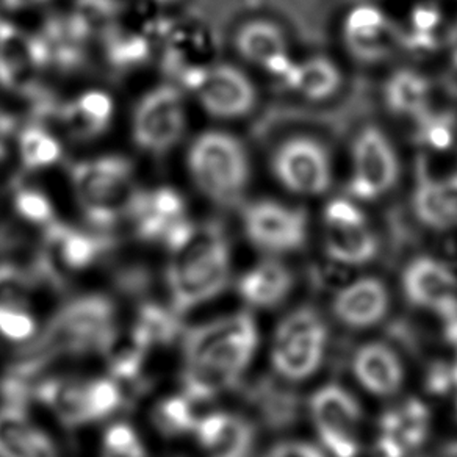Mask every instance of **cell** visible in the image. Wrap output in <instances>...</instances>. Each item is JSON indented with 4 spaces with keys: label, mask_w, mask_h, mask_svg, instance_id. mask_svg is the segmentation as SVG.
Segmentation results:
<instances>
[{
    "label": "cell",
    "mask_w": 457,
    "mask_h": 457,
    "mask_svg": "<svg viewBox=\"0 0 457 457\" xmlns=\"http://www.w3.org/2000/svg\"><path fill=\"white\" fill-rule=\"evenodd\" d=\"M187 168L197 190L220 205L238 203L251 178L249 157L242 141L224 130L197 135L187 153Z\"/></svg>",
    "instance_id": "obj_4"
},
{
    "label": "cell",
    "mask_w": 457,
    "mask_h": 457,
    "mask_svg": "<svg viewBox=\"0 0 457 457\" xmlns=\"http://www.w3.org/2000/svg\"><path fill=\"white\" fill-rule=\"evenodd\" d=\"M436 457H457V438L442 445Z\"/></svg>",
    "instance_id": "obj_38"
},
{
    "label": "cell",
    "mask_w": 457,
    "mask_h": 457,
    "mask_svg": "<svg viewBox=\"0 0 457 457\" xmlns=\"http://www.w3.org/2000/svg\"><path fill=\"white\" fill-rule=\"evenodd\" d=\"M8 8L14 10H29V8L41 7L52 0H2Z\"/></svg>",
    "instance_id": "obj_36"
},
{
    "label": "cell",
    "mask_w": 457,
    "mask_h": 457,
    "mask_svg": "<svg viewBox=\"0 0 457 457\" xmlns=\"http://www.w3.org/2000/svg\"><path fill=\"white\" fill-rule=\"evenodd\" d=\"M432 412L425 401L407 396L388 406L376 423V457H413L431 436Z\"/></svg>",
    "instance_id": "obj_14"
},
{
    "label": "cell",
    "mask_w": 457,
    "mask_h": 457,
    "mask_svg": "<svg viewBox=\"0 0 457 457\" xmlns=\"http://www.w3.org/2000/svg\"><path fill=\"white\" fill-rule=\"evenodd\" d=\"M351 373L363 392L388 400L401 394L406 384V367L390 343L373 340L353 351Z\"/></svg>",
    "instance_id": "obj_18"
},
{
    "label": "cell",
    "mask_w": 457,
    "mask_h": 457,
    "mask_svg": "<svg viewBox=\"0 0 457 457\" xmlns=\"http://www.w3.org/2000/svg\"><path fill=\"white\" fill-rule=\"evenodd\" d=\"M33 290L30 274L13 263H0V307L33 309Z\"/></svg>",
    "instance_id": "obj_32"
},
{
    "label": "cell",
    "mask_w": 457,
    "mask_h": 457,
    "mask_svg": "<svg viewBox=\"0 0 457 457\" xmlns=\"http://www.w3.org/2000/svg\"><path fill=\"white\" fill-rule=\"evenodd\" d=\"M288 88L311 101H324L336 95L342 85V72L329 58H305L299 63H293L284 79Z\"/></svg>",
    "instance_id": "obj_25"
},
{
    "label": "cell",
    "mask_w": 457,
    "mask_h": 457,
    "mask_svg": "<svg viewBox=\"0 0 457 457\" xmlns=\"http://www.w3.org/2000/svg\"><path fill=\"white\" fill-rule=\"evenodd\" d=\"M392 309V295L384 280L362 276L340 287L330 299V313L351 330H369L386 321Z\"/></svg>",
    "instance_id": "obj_17"
},
{
    "label": "cell",
    "mask_w": 457,
    "mask_h": 457,
    "mask_svg": "<svg viewBox=\"0 0 457 457\" xmlns=\"http://www.w3.org/2000/svg\"><path fill=\"white\" fill-rule=\"evenodd\" d=\"M400 162L392 141L381 129L365 128L357 135L351 155V195L357 201H375L394 188Z\"/></svg>",
    "instance_id": "obj_10"
},
{
    "label": "cell",
    "mask_w": 457,
    "mask_h": 457,
    "mask_svg": "<svg viewBox=\"0 0 457 457\" xmlns=\"http://www.w3.org/2000/svg\"><path fill=\"white\" fill-rule=\"evenodd\" d=\"M185 129L184 96L171 83L154 87L137 102L132 114V140L143 153H170L184 138Z\"/></svg>",
    "instance_id": "obj_8"
},
{
    "label": "cell",
    "mask_w": 457,
    "mask_h": 457,
    "mask_svg": "<svg viewBox=\"0 0 457 457\" xmlns=\"http://www.w3.org/2000/svg\"><path fill=\"white\" fill-rule=\"evenodd\" d=\"M320 446L329 457H357L361 453L362 404L340 382L320 386L307 403Z\"/></svg>",
    "instance_id": "obj_7"
},
{
    "label": "cell",
    "mask_w": 457,
    "mask_h": 457,
    "mask_svg": "<svg viewBox=\"0 0 457 457\" xmlns=\"http://www.w3.org/2000/svg\"><path fill=\"white\" fill-rule=\"evenodd\" d=\"M279 379V378H278ZM279 382L262 381L253 390V403L270 428L284 429L298 419V398Z\"/></svg>",
    "instance_id": "obj_28"
},
{
    "label": "cell",
    "mask_w": 457,
    "mask_h": 457,
    "mask_svg": "<svg viewBox=\"0 0 457 457\" xmlns=\"http://www.w3.org/2000/svg\"><path fill=\"white\" fill-rule=\"evenodd\" d=\"M243 228L253 246L274 257L296 253L307 242L304 210L276 201L251 204L243 213Z\"/></svg>",
    "instance_id": "obj_11"
},
{
    "label": "cell",
    "mask_w": 457,
    "mask_h": 457,
    "mask_svg": "<svg viewBox=\"0 0 457 457\" xmlns=\"http://www.w3.org/2000/svg\"><path fill=\"white\" fill-rule=\"evenodd\" d=\"M196 406L182 390L179 394L166 395L154 404L151 421L162 437L193 436L199 420Z\"/></svg>",
    "instance_id": "obj_27"
},
{
    "label": "cell",
    "mask_w": 457,
    "mask_h": 457,
    "mask_svg": "<svg viewBox=\"0 0 457 457\" xmlns=\"http://www.w3.org/2000/svg\"><path fill=\"white\" fill-rule=\"evenodd\" d=\"M271 162L279 184L299 196H320L332 185L329 153L320 141L309 137L284 141Z\"/></svg>",
    "instance_id": "obj_12"
},
{
    "label": "cell",
    "mask_w": 457,
    "mask_h": 457,
    "mask_svg": "<svg viewBox=\"0 0 457 457\" xmlns=\"http://www.w3.org/2000/svg\"><path fill=\"white\" fill-rule=\"evenodd\" d=\"M101 457H149V450L132 423L114 420L102 432Z\"/></svg>",
    "instance_id": "obj_29"
},
{
    "label": "cell",
    "mask_w": 457,
    "mask_h": 457,
    "mask_svg": "<svg viewBox=\"0 0 457 457\" xmlns=\"http://www.w3.org/2000/svg\"><path fill=\"white\" fill-rule=\"evenodd\" d=\"M110 101L99 93L83 96L71 107L70 121L77 134L95 135L110 121Z\"/></svg>",
    "instance_id": "obj_30"
},
{
    "label": "cell",
    "mask_w": 457,
    "mask_h": 457,
    "mask_svg": "<svg viewBox=\"0 0 457 457\" xmlns=\"http://www.w3.org/2000/svg\"><path fill=\"white\" fill-rule=\"evenodd\" d=\"M21 159L30 168H47L60 159V145L54 135L32 129L21 138Z\"/></svg>",
    "instance_id": "obj_33"
},
{
    "label": "cell",
    "mask_w": 457,
    "mask_h": 457,
    "mask_svg": "<svg viewBox=\"0 0 457 457\" xmlns=\"http://www.w3.org/2000/svg\"><path fill=\"white\" fill-rule=\"evenodd\" d=\"M121 336L120 312L104 293H83L58 307L35 338L43 356H108Z\"/></svg>",
    "instance_id": "obj_3"
},
{
    "label": "cell",
    "mask_w": 457,
    "mask_h": 457,
    "mask_svg": "<svg viewBox=\"0 0 457 457\" xmlns=\"http://www.w3.org/2000/svg\"><path fill=\"white\" fill-rule=\"evenodd\" d=\"M343 41L351 55L362 63L387 60L406 45L400 27L373 5L351 10L343 24Z\"/></svg>",
    "instance_id": "obj_16"
},
{
    "label": "cell",
    "mask_w": 457,
    "mask_h": 457,
    "mask_svg": "<svg viewBox=\"0 0 457 457\" xmlns=\"http://www.w3.org/2000/svg\"><path fill=\"white\" fill-rule=\"evenodd\" d=\"M457 348V345H456ZM451 373H453V395L457 394V353L454 362L451 363Z\"/></svg>",
    "instance_id": "obj_39"
},
{
    "label": "cell",
    "mask_w": 457,
    "mask_h": 457,
    "mask_svg": "<svg viewBox=\"0 0 457 457\" xmlns=\"http://www.w3.org/2000/svg\"><path fill=\"white\" fill-rule=\"evenodd\" d=\"M170 251L166 292L179 315L209 304L228 290L232 254L228 240L218 232L190 226Z\"/></svg>",
    "instance_id": "obj_2"
},
{
    "label": "cell",
    "mask_w": 457,
    "mask_h": 457,
    "mask_svg": "<svg viewBox=\"0 0 457 457\" xmlns=\"http://www.w3.org/2000/svg\"><path fill=\"white\" fill-rule=\"evenodd\" d=\"M39 332L38 317L33 309L0 307V338L13 345H32Z\"/></svg>",
    "instance_id": "obj_31"
},
{
    "label": "cell",
    "mask_w": 457,
    "mask_h": 457,
    "mask_svg": "<svg viewBox=\"0 0 457 457\" xmlns=\"http://www.w3.org/2000/svg\"><path fill=\"white\" fill-rule=\"evenodd\" d=\"M237 52L249 63L284 79L292 70L286 35L270 21H251L238 30L236 37Z\"/></svg>",
    "instance_id": "obj_22"
},
{
    "label": "cell",
    "mask_w": 457,
    "mask_h": 457,
    "mask_svg": "<svg viewBox=\"0 0 457 457\" xmlns=\"http://www.w3.org/2000/svg\"><path fill=\"white\" fill-rule=\"evenodd\" d=\"M180 388L196 404L236 388L254 362L261 334L253 312L212 318L184 330Z\"/></svg>",
    "instance_id": "obj_1"
},
{
    "label": "cell",
    "mask_w": 457,
    "mask_h": 457,
    "mask_svg": "<svg viewBox=\"0 0 457 457\" xmlns=\"http://www.w3.org/2000/svg\"><path fill=\"white\" fill-rule=\"evenodd\" d=\"M401 290L409 304L440 320L457 307V273L431 255H420L407 263L401 274Z\"/></svg>",
    "instance_id": "obj_15"
},
{
    "label": "cell",
    "mask_w": 457,
    "mask_h": 457,
    "mask_svg": "<svg viewBox=\"0 0 457 457\" xmlns=\"http://www.w3.org/2000/svg\"><path fill=\"white\" fill-rule=\"evenodd\" d=\"M72 190L83 212L99 222L128 213L138 196L134 168L116 155L83 160L74 166Z\"/></svg>",
    "instance_id": "obj_6"
},
{
    "label": "cell",
    "mask_w": 457,
    "mask_h": 457,
    "mask_svg": "<svg viewBox=\"0 0 457 457\" xmlns=\"http://www.w3.org/2000/svg\"><path fill=\"white\" fill-rule=\"evenodd\" d=\"M329 340V324L317 307H295L276 324L271 337L274 376L288 384L309 381L323 367Z\"/></svg>",
    "instance_id": "obj_5"
},
{
    "label": "cell",
    "mask_w": 457,
    "mask_h": 457,
    "mask_svg": "<svg viewBox=\"0 0 457 457\" xmlns=\"http://www.w3.org/2000/svg\"><path fill=\"white\" fill-rule=\"evenodd\" d=\"M193 93L205 113L216 120H238L254 110L257 89L240 68L215 63L196 71Z\"/></svg>",
    "instance_id": "obj_13"
},
{
    "label": "cell",
    "mask_w": 457,
    "mask_h": 457,
    "mask_svg": "<svg viewBox=\"0 0 457 457\" xmlns=\"http://www.w3.org/2000/svg\"><path fill=\"white\" fill-rule=\"evenodd\" d=\"M154 4H160V5H170V4H174L176 0H151Z\"/></svg>",
    "instance_id": "obj_40"
},
{
    "label": "cell",
    "mask_w": 457,
    "mask_h": 457,
    "mask_svg": "<svg viewBox=\"0 0 457 457\" xmlns=\"http://www.w3.org/2000/svg\"><path fill=\"white\" fill-rule=\"evenodd\" d=\"M0 457H60V450L26 406L7 403L0 407Z\"/></svg>",
    "instance_id": "obj_21"
},
{
    "label": "cell",
    "mask_w": 457,
    "mask_h": 457,
    "mask_svg": "<svg viewBox=\"0 0 457 457\" xmlns=\"http://www.w3.org/2000/svg\"><path fill=\"white\" fill-rule=\"evenodd\" d=\"M323 249L340 267H365L379 255V240L356 201L336 197L328 203L323 212Z\"/></svg>",
    "instance_id": "obj_9"
},
{
    "label": "cell",
    "mask_w": 457,
    "mask_h": 457,
    "mask_svg": "<svg viewBox=\"0 0 457 457\" xmlns=\"http://www.w3.org/2000/svg\"><path fill=\"white\" fill-rule=\"evenodd\" d=\"M193 437L203 457H253L257 429L243 413L210 411L199 415Z\"/></svg>",
    "instance_id": "obj_19"
},
{
    "label": "cell",
    "mask_w": 457,
    "mask_h": 457,
    "mask_svg": "<svg viewBox=\"0 0 457 457\" xmlns=\"http://www.w3.org/2000/svg\"><path fill=\"white\" fill-rule=\"evenodd\" d=\"M413 210L426 228H457V172L446 178H425L413 195Z\"/></svg>",
    "instance_id": "obj_24"
},
{
    "label": "cell",
    "mask_w": 457,
    "mask_h": 457,
    "mask_svg": "<svg viewBox=\"0 0 457 457\" xmlns=\"http://www.w3.org/2000/svg\"><path fill=\"white\" fill-rule=\"evenodd\" d=\"M446 45H448V55H450L451 63L454 64L457 68V22L454 26L451 27Z\"/></svg>",
    "instance_id": "obj_37"
},
{
    "label": "cell",
    "mask_w": 457,
    "mask_h": 457,
    "mask_svg": "<svg viewBox=\"0 0 457 457\" xmlns=\"http://www.w3.org/2000/svg\"><path fill=\"white\" fill-rule=\"evenodd\" d=\"M295 290V276L274 255L254 263L237 280V293L249 311H273L286 303Z\"/></svg>",
    "instance_id": "obj_20"
},
{
    "label": "cell",
    "mask_w": 457,
    "mask_h": 457,
    "mask_svg": "<svg viewBox=\"0 0 457 457\" xmlns=\"http://www.w3.org/2000/svg\"><path fill=\"white\" fill-rule=\"evenodd\" d=\"M261 457H329L317 444L307 440H282L271 445Z\"/></svg>",
    "instance_id": "obj_35"
},
{
    "label": "cell",
    "mask_w": 457,
    "mask_h": 457,
    "mask_svg": "<svg viewBox=\"0 0 457 457\" xmlns=\"http://www.w3.org/2000/svg\"><path fill=\"white\" fill-rule=\"evenodd\" d=\"M138 220V230L147 240H162L170 248L190 228L184 220V205L172 191L160 190L135 199L132 210Z\"/></svg>",
    "instance_id": "obj_23"
},
{
    "label": "cell",
    "mask_w": 457,
    "mask_h": 457,
    "mask_svg": "<svg viewBox=\"0 0 457 457\" xmlns=\"http://www.w3.org/2000/svg\"><path fill=\"white\" fill-rule=\"evenodd\" d=\"M431 99V85L425 76L411 70H400L386 83V104L400 116L423 118Z\"/></svg>",
    "instance_id": "obj_26"
},
{
    "label": "cell",
    "mask_w": 457,
    "mask_h": 457,
    "mask_svg": "<svg viewBox=\"0 0 457 457\" xmlns=\"http://www.w3.org/2000/svg\"><path fill=\"white\" fill-rule=\"evenodd\" d=\"M62 261L71 270H85L97 261L99 249L93 240L87 237L72 236L64 240L60 248Z\"/></svg>",
    "instance_id": "obj_34"
}]
</instances>
